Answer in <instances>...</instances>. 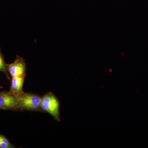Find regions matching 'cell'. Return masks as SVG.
<instances>
[{
	"label": "cell",
	"mask_w": 148,
	"mask_h": 148,
	"mask_svg": "<svg viewBox=\"0 0 148 148\" xmlns=\"http://www.w3.org/2000/svg\"><path fill=\"white\" fill-rule=\"evenodd\" d=\"M40 106L42 110L47 112L56 120L60 121V103L53 93L49 92L44 95L42 98Z\"/></svg>",
	"instance_id": "2"
},
{
	"label": "cell",
	"mask_w": 148,
	"mask_h": 148,
	"mask_svg": "<svg viewBox=\"0 0 148 148\" xmlns=\"http://www.w3.org/2000/svg\"><path fill=\"white\" fill-rule=\"evenodd\" d=\"M9 75L11 77H26V65L25 60L17 56L13 63L7 64Z\"/></svg>",
	"instance_id": "4"
},
{
	"label": "cell",
	"mask_w": 148,
	"mask_h": 148,
	"mask_svg": "<svg viewBox=\"0 0 148 148\" xmlns=\"http://www.w3.org/2000/svg\"><path fill=\"white\" fill-rule=\"evenodd\" d=\"M25 78V77H12L9 92L16 97L23 94L24 92L23 87Z\"/></svg>",
	"instance_id": "5"
},
{
	"label": "cell",
	"mask_w": 148,
	"mask_h": 148,
	"mask_svg": "<svg viewBox=\"0 0 148 148\" xmlns=\"http://www.w3.org/2000/svg\"><path fill=\"white\" fill-rule=\"evenodd\" d=\"M20 111H40L42 98L32 93L24 92L17 97Z\"/></svg>",
	"instance_id": "1"
},
{
	"label": "cell",
	"mask_w": 148,
	"mask_h": 148,
	"mask_svg": "<svg viewBox=\"0 0 148 148\" xmlns=\"http://www.w3.org/2000/svg\"><path fill=\"white\" fill-rule=\"evenodd\" d=\"M0 72H3L8 79H10V76L7 70V64L5 63L4 57L3 55L1 49L0 48Z\"/></svg>",
	"instance_id": "6"
},
{
	"label": "cell",
	"mask_w": 148,
	"mask_h": 148,
	"mask_svg": "<svg viewBox=\"0 0 148 148\" xmlns=\"http://www.w3.org/2000/svg\"><path fill=\"white\" fill-rule=\"evenodd\" d=\"M0 110H1V109H0Z\"/></svg>",
	"instance_id": "8"
},
{
	"label": "cell",
	"mask_w": 148,
	"mask_h": 148,
	"mask_svg": "<svg viewBox=\"0 0 148 148\" xmlns=\"http://www.w3.org/2000/svg\"><path fill=\"white\" fill-rule=\"evenodd\" d=\"M0 109L1 110L20 111L17 97L9 91L0 92Z\"/></svg>",
	"instance_id": "3"
},
{
	"label": "cell",
	"mask_w": 148,
	"mask_h": 148,
	"mask_svg": "<svg viewBox=\"0 0 148 148\" xmlns=\"http://www.w3.org/2000/svg\"><path fill=\"white\" fill-rule=\"evenodd\" d=\"M15 147L3 135L0 134V148H14Z\"/></svg>",
	"instance_id": "7"
}]
</instances>
